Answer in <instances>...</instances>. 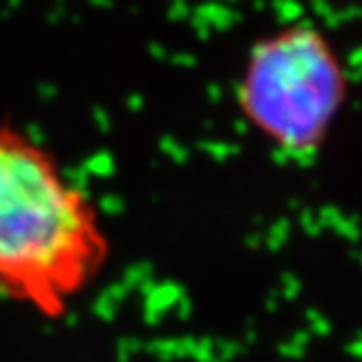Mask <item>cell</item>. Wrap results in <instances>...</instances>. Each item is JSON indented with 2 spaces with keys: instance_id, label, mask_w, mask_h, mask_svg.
Wrapping results in <instances>:
<instances>
[{
  "instance_id": "1",
  "label": "cell",
  "mask_w": 362,
  "mask_h": 362,
  "mask_svg": "<svg viewBox=\"0 0 362 362\" xmlns=\"http://www.w3.org/2000/svg\"><path fill=\"white\" fill-rule=\"evenodd\" d=\"M110 231L48 144L0 122V297L59 319L105 271Z\"/></svg>"
},
{
  "instance_id": "2",
  "label": "cell",
  "mask_w": 362,
  "mask_h": 362,
  "mask_svg": "<svg viewBox=\"0 0 362 362\" xmlns=\"http://www.w3.org/2000/svg\"><path fill=\"white\" fill-rule=\"evenodd\" d=\"M349 68L334 40L313 22L257 37L236 81V110L277 155L313 160L327 146L349 100Z\"/></svg>"
}]
</instances>
